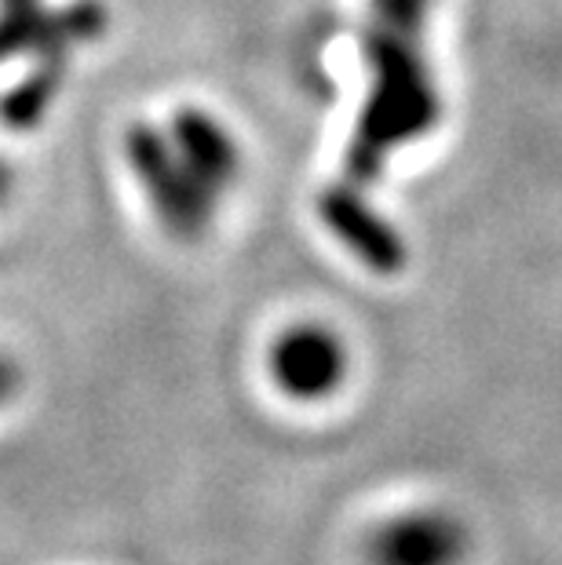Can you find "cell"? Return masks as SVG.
I'll list each match as a JSON object with an SVG mask.
<instances>
[{"instance_id": "cell-9", "label": "cell", "mask_w": 562, "mask_h": 565, "mask_svg": "<svg viewBox=\"0 0 562 565\" xmlns=\"http://www.w3.org/2000/svg\"><path fill=\"white\" fill-rule=\"evenodd\" d=\"M4 183H8V175H4V168H0V194H4Z\"/></svg>"}, {"instance_id": "cell-1", "label": "cell", "mask_w": 562, "mask_h": 565, "mask_svg": "<svg viewBox=\"0 0 562 565\" xmlns=\"http://www.w3.org/2000/svg\"><path fill=\"white\" fill-rule=\"evenodd\" d=\"M432 0H369V95L358 114L343 179L332 186L365 194L394 150L424 139L442 121V92L424 55Z\"/></svg>"}, {"instance_id": "cell-6", "label": "cell", "mask_w": 562, "mask_h": 565, "mask_svg": "<svg viewBox=\"0 0 562 565\" xmlns=\"http://www.w3.org/2000/svg\"><path fill=\"white\" fill-rule=\"evenodd\" d=\"M165 131H169L176 153L194 172L198 183L220 201L223 190L234 186L237 172H242V147H237V139L223 128V121H216L205 110H194V106L176 110Z\"/></svg>"}, {"instance_id": "cell-2", "label": "cell", "mask_w": 562, "mask_h": 565, "mask_svg": "<svg viewBox=\"0 0 562 565\" xmlns=\"http://www.w3.org/2000/svg\"><path fill=\"white\" fill-rule=\"evenodd\" d=\"M125 158L139 179L150 209L158 212L165 231L176 237H198L212 220L216 198L198 183L194 172L176 153L169 131L153 125H131L125 139Z\"/></svg>"}, {"instance_id": "cell-8", "label": "cell", "mask_w": 562, "mask_h": 565, "mask_svg": "<svg viewBox=\"0 0 562 565\" xmlns=\"http://www.w3.org/2000/svg\"><path fill=\"white\" fill-rule=\"evenodd\" d=\"M0 8H4V19H26V15H38L41 0H0Z\"/></svg>"}, {"instance_id": "cell-4", "label": "cell", "mask_w": 562, "mask_h": 565, "mask_svg": "<svg viewBox=\"0 0 562 565\" xmlns=\"http://www.w3.org/2000/svg\"><path fill=\"white\" fill-rule=\"evenodd\" d=\"M271 380L293 402H326L347 380V347L326 324H293L271 347Z\"/></svg>"}, {"instance_id": "cell-3", "label": "cell", "mask_w": 562, "mask_h": 565, "mask_svg": "<svg viewBox=\"0 0 562 565\" xmlns=\"http://www.w3.org/2000/svg\"><path fill=\"white\" fill-rule=\"evenodd\" d=\"M471 529L446 508H416L373 529L365 544L369 565H464Z\"/></svg>"}, {"instance_id": "cell-7", "label": "cell", "mask_w": 562, "mask_h": 565, "mask_svg": "<svg viewBox=\"0 0 562 565\" xmlns=\"http://www.w3.org/2000/svg\"><path fill=\"white\" fill-rule=\"evenodd\" d=\"M19 383H22V372H19V365L11 362L8 354H0V408H4L11 398H15Z\"/></svg>"}, {"instance_id": "cell-5", "label": "cell", "mask_w": 562, "mask_h": 565, "mask_svg": "<svg viewBox=\"0 0 562 565\" xmlns=\"http://www.w3.org/2000/svg\"><path fill=\"white\" fill-rule=\"evenodd\" d=\"M318 212L332 231V237H337L362 267L377 274H399L405 267L410 252H405L402 234L377 212V204L365 194L329 186L326 194L318 198Z\"/></svg>"}]
</instances>
